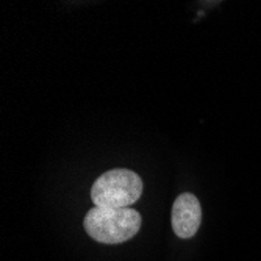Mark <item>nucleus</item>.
<instances>
[{
	"instance_id": "2",
	"label": "nucleus",
	"mask_w": 261,
	"mask_h": 261,
	"mask_svg": "<svg viewBox=\"0 0 261 261\" xmlns=\"http://www.w3.org/2000/svg\"><path fill=\"white\" fill-rule=\"evenodd\" d=\"M142 194V180L128 169H113L92 185L91 199L102 208H128Z\"/></svg>"
},
{
	"instance_id": "3",
	"label": "nucleus",
	"mask_w": 261,
	"mask_h": 261,
	"mask_svg": "<svg viewBox=\"0 0 261 261\" xmlns=\"http://www.w3.org/2000/svg\"><path fill=\"white\" fill-rule=\"evenodd\" d=\"M171 216L172 230L178 238H193L197 233L202 221V210L197 197L189 193L180 194L172 205Z\"/></svg>"
},
{
	"instance_id": "1",
	"label": "nucleus",
	"mask_w": 261,
	"mask_h": 261,
	"mask_svg": "<svg viewBox=\"0 0 261 261\" xmlns=\"http://www.w3.org/2000/svg\"><path fill=\"white\" fill-rule=\"evenodd\" d=\"M141 215L132 208H91L83 221L86 233L102 244H122L139 231Z\"/></svg>"
}]
</instances>
